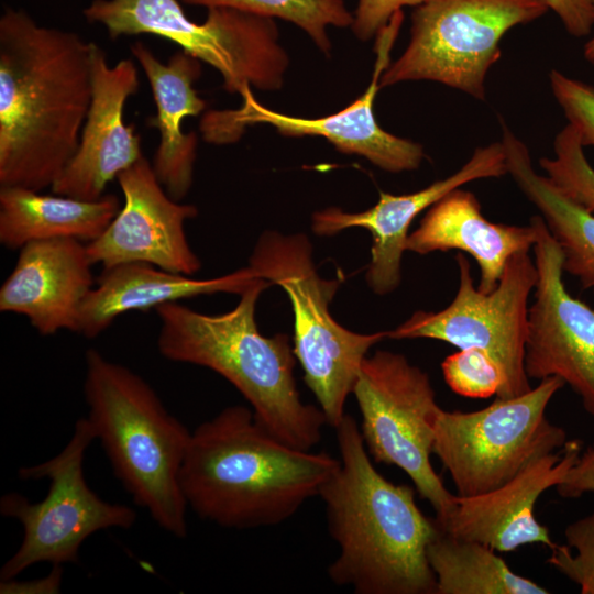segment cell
Returning <instances> with one entry per match:
<instances>
[{
  "label": "cell",
  "instance_id": "obj_3",
  "mask_svg": "<svg viewBox=\"0 0 594 594\" xmlns=\"http://www.w3.org/2000/svg\"><path fill=\"white\" fill-rule=\"evenodd\" d=\"M340 466L327 452L293 448L268 433L253 410L235 405L201 422L182 464L187 506L229 529L279 525L293 517Z\"/></svg>",
  "mask_w": 594,
  "mask_h": 594
},
{
  "label": "cell",
  "instance_id": "obj_23",
  "mask_svg": "<svg viewBox=\"0 0 594 594\" xmlns=\"http://www.w3.org/2000/svg\"><path fill=\"white\" fill-rule=\"evenodd\" d=\"M121 206L113 194L84 200L26 188L0 187V243L10 250L54 239L89 243L101 235Z\"/></svg>",
  "mask_w": 594,
  "mask_h": 594
},
{
  "label": "cell",
  "instance_id": "obj_30",
  "mask_svg": "<svg viewBox=\"0 0 594 594\" xmlns=\"http://www.w3.org/2000/svg\"><path fill=\"white\" fill-rule=\"evenodd\" d=\"M549 84L582 145L594 147V86L569 77L556 68L549 73Z\"/></svg>",
  "mask_w": 594,
  "mask_h": 594
},
{
  "label": "cell",
  "instance_id": "obj_4",
  "mask_svg": "<svg viewBox=\"0 0 594 594\" xmlns=\"http://www.w3.org/2000/svg\"><path fill=\"white\" fill-rule=\"evenodd\" d=\"M271 285L256 278L232 310L219 315L202 314L178 301L157 307V348L169 361L218 373L249 402L268 433L293 448L312 450L321 440L326 417L319 407L300 398L289 337H265L255 321L257 299Z\"/></svg>",
  "mask_w": 594,
  "mask_h": 594
},
{
  "label": "cell",
  "instance_id": "obj_9",
  "mask_svg": "<svg viewBox=\"0 0 594 594\" xmlns=\"http://www.w3.org/2000/svg\"><path fill=\"white\" fill-rule=\"evenodd\" d=\"M548 10L542 0H424L411 15L408 45L383 73L381 88L431 80L485 101L503 36Z\"/></svg>",
  "mask_w": 594,
  "mask_h": 594
},
{
  "label": "cell",
  "instance_id": "obj_10",
  "mask_svg": "<svg viewBox=\"0 0 594 594\" xmlns=\"http://www.w3.org/2000/svg\"><path fill=\"white\" fill-rule=\"evenodd\" d=\"M96 439L87 417L81 418L56 457L19 469L20 479H48L50 488L38 503H30L15 492L1 497V515L21 522L23 540L2 565L0 581L14 579L40 562L78 563L79 548L89 536L109 528L130 529L134 525L136 513L131 507L101 499L85 480V453Z\"/></svg>",
  "mask_w": 594,
  "mask_h": 594
},
{
  "label": "cell",
  "instance_id": "obj_22",
  "mask_svg": "<svg viewBox=\"0 0 594 594\" xmlns=\"http://www.w3.org/2000/svg\"><path fill=\"white\" fill-rule=\"evenodd\" d=\"M102 271L79 314L77 333L88 339L100 336L128 311H147L200 295H241L258 278L250 266L208 279H196L148 263H127Z\"/></svg>",
  "mask_w": 594,
  "mask_h": 594
},
{
  "label": "cell",
  "instance_id": "obj_16",
  "mask_svg": "<svg viewBox=\"0 0 594 594\" xmlns=\"http://www.w3.org/2000/svg\"><path fill=\"white\" fill-rule=\"evenodd\" d=\"M507 174L502 141L479 146L461 168L450 176L410 194L380 191L376 205L362 212L329 207L314 212L311 229L319 237H332L349 228H364L372 234L366 283L377 295H387L402 282V260L413 221L452 190L483 178Z\"/></svg>",
  "mask_w": 594,
  "mask_h": 594
},
{
  "label": "cell",
  "instance_id": "obj_15",
  "mask_svg": "<svg viewBox=\"0 0 594 594\" xmlns=\"http://www.w3.org/2000/svg\"><path fill=\"white\" fill-rule=\"evenodd\" d=\"M117 179L123 202L101 235L87 243L94 265L110 268L148 263L178 274H196L201 261L189 245L185 223L197 217V207L173 199L144 156Z\"/></svg>",
  "mask_w": 594,
  "mask_h": 594
},
{
  "label": "cell",
  "instance_id": "obj_32",
  "mask_svg": "<svg viewBox=\"0 0 594 594\" xmlns=\"http://www.w3.org/2000/svg\"><path fill=\"white\" fill-rule=\"evenodd\" d=\"M560 19L569 34L588 35L594 26V6L591 0H542Z\"/></svg>",
  "mask_w": 594,
  "mask_h": 594
},
{
  "label": "cell",
  "instance_id": "obj_2",
  "mask_svg": "<svg viewBox=\"0 0 594 594\" xmlns=\"http://www.w3.org/2000/svg\"><path fill=\"white\" fill-rule=\"evenodd\" d=\"M340 466L319 496L339 548L327 574L356 594H436L427 549L438 531L415 501V490L385 479L373 465L355 419L334 428Z\"/></svg>",
  "mask_w": 594,
  "mask_h": 594
},
{
  "label": "cell",
  "instance_id": "obj_27",
  "mask_svg": "<svg viewBox=\"0 0 594 594\" xmlns=\"http://www.w3.org/2000/svg\"><path fill=\"white\" fill-rule=\"evenodd\" d=\"M554 157H541L540 168L570 199L594 213V168L584 154V146L569 123L553 141Z\"/></svg>",
  "mask_w": 594,
  "mask_h": 594
},
{
  "label": "cell",
  "instance_id": "obj_17",
  "mask_svg": "<svg viewBox=\"0 0 594 594\" xmlns=\"http://www.w3.org/2000/svg\"><path fill=\"white\" fill-rule=\"evenodd\" d=\"M91 68V101L79 145L51 188L84 200L101 198L108 183L143 156L140 135L123 119L124 106L140 86L134 62L123 58L110 66L103 48L92 43Z\"/></svg>",
  "mask_w": 594,
  "mask_h": 594
},
{
  "label": "cell",
  "instance_id": "obj_5",
  "mask_svg": "<svg viewBox=\"0 0 594 594\" xmlns=\"http://www.w3.org/2000/svg\"><path fill=\"white\" fill-rule=\"evenodd\" d=\"M85 360L87 419L114 475L162 529L185 538L188 506L179 474L191 431L132 370L96 349H89Z\"/></svg>",
  "mask_w": 594,
  "mask_h": 594
},
{
  "label": "cell",
  "instance_id": "obj_1",
  "mask_svg": "<svg viewBox=\"0 0 594 594\" xmlns=\"http://www.w3.org/2000/svg\"><path fill=\"white\" fill-rule=\"evenodd\" d=\"M92 42L24 10L0 18V187L52 188L77 151L92 94Z\"/></svg>",
  "mask_w": 594,
  "mask_h": 594
},
{
  "label": "cell",
  "instance_id": "obj_19",
  "mask_svg": "<svg viewBox=\"0 0 594 594\" xmlns=\"http://www.w3.org/2000/svg\"><path fill=\"white\" fill-rule=\"evenodd\" d=\"M92 265L79 240L30 242L0 288V310L26 317L42 336L77 333L82 302L95 286Z\"/></svg>",
  "mask_w": 594,
  "mask_h": 594
},
{
  "label": "cell",
  "instance_id": "obj_12",
  "mask_svg": "<svg viewBox=\"0 0 594 594\" xmlns=\"http://www.w3.org/2000/svg\"><path fill=\"white\" fill-rule=\"evenodd\" d=\"M459 287L442 310L416 311L387 332V338H428L458 349H480L491 355L505 374L497 398L526 394L532 387L525 371L528 299L537 283V268L529 251L513 254L495 289L485 294L474 285L464 253H458Z\"/></svg>",
  "mask_w": 594,
  "mask_h": 594
},
{
  "label": "cell",
  "instance_id": "obj_24",
  "mask_svg": "<svg viewBox=\"0 0 594 594\" xmlns=\"http://www.w3.org/2000/svg\"><path fill=\"white\" fill-rule=\"evenodd\" d=\"M502 125L507 174L542 217L563 255V271L594 294V213L565 196L546 175L538 174L528 146L508 125Z\"/></svg>",
  "mask_w": 594,
  "mask_h": 594
},
{
  "label": "cell",
  "instance_id": "obj_18",
  "mask_svg": "<svg viewBox=\"0 0 594 594\" xmlns=\"http://www.w3.org/2000/svg\"><path fill=\"white\" fill-rule=\"evenodd\" d=\"M582 442L569 440L558 451L528 464L504 485L475 496H454L448 512L435 518L438 527L458 538L484 543L497 552L540 543L556 544L535 516L539 497L557 486L576 463Z\"/></svg>",
  "mask_w": 594,
  "mask_h": 594
},
{
  "label": "cell",
  "instance_id": "obj_11",
  "mask_svg": "<svg viewBox=\"0 0 594 594\" xmlns=\"http://www.w3.org/2000/svg\"><path fill=\"white\" fill-rule=\"evenodd\" d=\"M352 394L369 454L377 463L403 470L436 517H442L455 495L446 488L430 461L435 422L442 408L429 375L405 355L378 350L364 359Z\"/></svg>",
  "mask_w": 594,
  "mask_h": 594
},
{
  "label": "cell",
  "instance_id": "obj_13",
  "mask_svg": "<svg viewBox=\"0 0 594 594\" xmlns=\"http://www.w3.org/2000/svg\"><path fill=\"white\" fill-rule=\"evenodd\" d=\"M403 21L404 13L398 11L376 34L372 80L363 95L344 109L315 119L293 117L266 108L255 99L251 87H245L241 94V108L205 113L200 122L204 139L215 144L232 143L242 135L245 127L265 123L284 136H322L340 152L363 156L389 173L417 169L426 156L424 146L383 130L373 108Z\"/></svg>",
  "mask_w": 594,
  "mask_h": 594
},
{
  "label": "cell",
  "instance_id": "obj_36",
  "mask_svg": "<svg viewBox=\"0 0 594 594\" xmlns=\"http://www.w3.org/2000/svg\"><path fill=\"white\" fill-rule=\"evenodd\" d=\"M591 1H592L593 6H594V0H591Z\"/></svg>",
  "mask_w": 594,
  "mask_h": 594
},
{
  "label": "cell",
  "instance_id": "obj_6",
  "mask_svg": "<svg viewBox=\"0 0 594 594\" xmlns=\"http://www.w3.org/2000/svg\"><path fill=\"white\" fill-rule=\"evenodd\" d=\"M248 266L286 292L294 312V354L327 425L336 428L345 416L346 398L369 350L387 332L358 333L333 319L329 305L340 280L318 274L311 242L304 233L264 231Z\"/></svg>",
  "mask_w": 594,
  "mask_h": 594
},
{
  "label": "cell",
  "instance_id": "obj_7",
  "mask_svg": "<svg viewBox=\"0 0 594 594\" xmlns=\"http://www.w3.org/2000/svg\"><path fill=\"white\" fill-rule=\"evenodd\" d=\"M82 15L109 37L152 34L168 40L213 67L230 94L245 87L278 89L288 56L272 18L230 8H209L202 22L190 20L179 0H92Z\"/></svg>",
  "mask_w": 594,
  "mask_h": 594
},
{
  "label": "cell",
  "instance_id": "obj_34",
  "mask_svg": "<svg viewBox=\"0 0 594 594\" xmlns=\"http://www.w3.org/2000/svg\"><path fill=\"white\" fill-rule=\"evenodd\" d=\"M62 565H53L50 575L30 582H16L14 579L0 582V593H59L62 583Z\"/></svg>",
  "mask_w": 594,
  "mask_h": 594
},
{
  "label": "cell",
  "instance_id": "obj_21",
  "mask_svg": "<svg viewBox=\"0 0 594 594\" xmlns=\"http://www.w3.org/2000/svg\"><path fill=\"white\" fill-rule=\"evenodd\" d=\"M536 240L531 219L527 226L491 222L476 196L460 187L428 208L405 248L420 255L450 250L471 255L480 268L477 288L487 294L496 288L509 257L529 251Z\"/></svg>",
  "mask_w": 594,
  "mask_h": 594
},
{
  "label": "cell",
  "instance_id": "obj_14",
  "mask_svg": "<svg viewBox=\"0 0 594 594\" xmlns=\"http://www.w3.org/2000/svg\"><path fill=\"white\" fill-rule=\"evenodd\" d=\"M530 219L537 229V283L528 309L525 371L530 380L561 378L594 417V308L568 292L558 242L540 215Z\"/></svg>",
  "mask_w": 594,
  "mask_h": 594
},
{
  "label": "cell",
  "instance_id": "obj_25",
  "mask_svg": "<svg viewBox=\"0 0 594 594\" xmlns=\"http://www.w3.org/2000/svg\"><path fill=\"white\" fill-rule=\"evenodd\" d=\"M493 548L454 537L438 527L427 549L436 575V594H547L532 580L515 573Z\"/></svg>",
  "mask_w": 594,
  "mask_h": 594
},
{
  "label": "cell",
  "instance_id": "obj_31",
  "mask_svg": "<svg viewBox=\"0 0 594 594\" xmlns=\"http://www.w3.org/2000/svg\"><path fill=\"white\" fill-rule=\"evenodd\" d=\"M424 0H359L352 30L361 41H369L404 7H417Z\"/></svg>",
  "mask_w": 594,
  "mask_h": 594
},
{
  "label": "cell",
  "instance_id": "obj_33",
  "mask_svg": "<svg viewBox=\"0 0 594 594\" xmlns=\"http://www.w3.org/2000/svg\"><path fill=\"white\" fill-rule=\"evenodd\" d=\"M557 492L565 498H578L594 493V444L582 450L576 463L569 470Z\"/></svg>",
  "mask_w": 594,
  "mask_h": 594
},
{
  "label": "cell",
  "instance_id": "obj_29",
  "mask_svg": "<svg viewBox=\"0 0 594 594\" xmlns=\"http://www.w3.org/2000/svg\"><path fill=\"white\" fill-rule=\"evenodd\" d=\"M566 544H554L547 562L580 586L582 594H594V512L570 524Z\"/></svg>",
  "mask_w": 594,
  "mask_h": 594
},
{
  "label": "cell",
  "instance_id": "obj_8",
  "mask_svg": "<svg viewBox=\"0 0 594 594\" xmlns=\"http://www.w3.org/2000/svg\"><path fill=\"white\" fill-rule=\"evenodd\" d=\"M564 385L557 376L546 377L526 394L496 398L480 410H440L432 454L449 472L458 496L497 488L536 459L564 447V429L546 417Z\"/></svg>",
  "mask_w": 594,
  "mask_h": 594
},
{
  "label": "cell",
  "instance_id": "obj_35",
  "mask_svg": "<svg viewBox=\"0 0 594 594\" xmlns=\"http://www.w3.org/2000/svg\"><path fill=\"white\" fill-rule=\"evenodd\" d=\"M583 48L584 58L594 66V36L584 44Z\"/></svg>",
  "mask_w": 594,
  "mask_h": 594
},
{
  "label": "cell",
  "instance_id": "obj_26",
  "mask_svg": "<svg viewBox=\"0 0 594 594\" xmlns=\"http://www.w3.org/2000/svg\"><path fill=\"white\" fill-rule=\"evenodd\" d=\"M185 4L209 8H230L251 14L278 18L305 31L326 54L331 50L329 26L346 28L353 23L343 0H179Z\"/></svg>",
  "mask_w": 594,
  "mask_h": 594
},
{
  "label": "cell",
  "instance_id": "obj_20",
  "mask_svg": "<svg viewBox=\"0 0 594 594\" xmlns=\"http://www.w3.org/2000/svg\"><path fill=\"white\" fill-rule=\"evenodd\" d=\"M130 50L150 82L156 106V114L148 120L160 133L152 168L167 194L180 201L193 184L198 142L194 132L183 131V121L206 108V101L194 88L201 75V64L183 50L162 63L140 41Z\"/></svg>",
  "mask_w": 594,
  "mask_h": 594
},
{
  "label": "cell",
  "instance_id": "obj_28",
  "mask_svg": "<svg viewBox=\"0 0 594 594\" xmlns=\"http://www.w3.org/2000/svg\"><path fill=\"white\" fill-rule=\"evenodd\" d=\"M441 370L447 385L463 397H498L506 383L501 366L480 349H459L442 361Z\"/></svg>",
  "mask_w": 594,
  "mask_h": 594
}]
</instances>
